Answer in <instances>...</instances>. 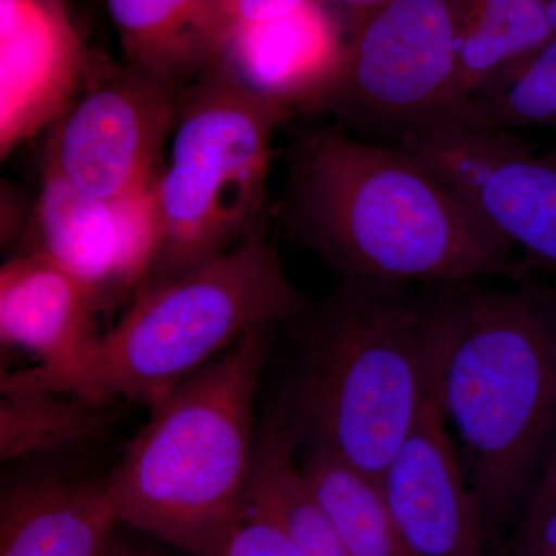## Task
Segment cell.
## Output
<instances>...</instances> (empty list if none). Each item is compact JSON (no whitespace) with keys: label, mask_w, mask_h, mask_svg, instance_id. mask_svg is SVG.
I'll list each match as a JSON object with an SVG mask.
<instances>
[{"label":"cell","mask_w":556,"mask_h":556,"mask_svg":"<svg viewBox=\"0 0 556 556\" xmlns=\"http://www.w3.org/2000/svg\"><path fill=\"white\" fill-rule=\"evenodd\" d=\"M288 215L300 240L346 280L452 285L514 270V247L438 172L339 124L295 150Z\"/></svg>","instance_id":"obj_1"},{"label":"cell","mask_w":556,"mask_h":556,"mask_svg":"<svg viewBox=\"0 0 556 556\" xmlns=\"http://www.w3.org/2000/svg\"><path fill=\"white\" fill-rule=\"evenodd\" d=\"M479 281L441 285L422 300V324L430 401L459 439L485 541H495L554 433L556 311L532 289Z\"/></svg>","instance_id":"obj_2"},{"label":"cell","mask_w":556,"mask_h":556,"mask_svg":"<svg viewBox=\"0 0 556 556\" xmlns=\"http://www.w3.org/2000/svg\"><path fill=\"white\" fill-rule=\"evenodd\" d=\"M273 328L252 329L153 405L102 479L116 521L192 556H222L247 501Z\"/></svg>","instance_id":"obj_3"},{"label":"cell","mask_w":556,"mask_h":556,"mask_svg":"<svg viewBox=\"0 0 556 556\" xmlns=\"http://www.w3.org/2000/svg\"><path fill=\"white\" fill-rule=\"evenodd\" d=\"M303 295L262 226L222 254L146 288L100 332L54 394L159 404L244 334L294 317Z\"/></svg>","instance_id":"obj_4"},{"label":"cell","mask_w":556,"mask_h":556,"mask_svg":"<svg viewBox=\"0 0 556 556\" xmlns=\"http://www.w3.org/2000/svg\"><path fill=\"white\" fill-rule=\"evenodd\" d=\"M292 402L313 448L378 479L430 402L422 300L346 280L318 314Z\"/></svg>","instance_id":"obj_5"},{"label":"cell","mask_w":556,"mask_h":556,"mask_svg":"<svg viewBox=\"0 0 556 556\" xmlns=\"http://www.w3.org/2000/svg\"><path fill=\"white\" fill-rule=\"evenodd\" d=\"M287 115L230 72L177 109L166 163L153 178L163 277L222 254L260 225L273 141Z\"/></svg>","instance_id":"obj_6"},{"label":"cell","mask_w":556,"mask_h":556,"mask_svg":"<svg viewBox=\"0 0 556 556\" xmlns=\"http://www.w3.org/2000/svg\"><path fill=\"white\" fill-rule=\"evenodd\" d=\"M463 0H390L346 39L321 109L357 137L402 146L456 124Z\"/></svg>","instance_id":"obj_7"},{"label":"cell","mask_w":556,"mask_h":556,"mask_svg":"<svg viewBox=\"0 0 556 556\" xmlns=\"http://www.w3.org/2000/svg\"><path fill=\"white\" fill-rule=\"evenodd\" d=\"M401 148L438 172L533 265L556 270V161L506 131L453 124Z\"/></svg>","instance_id":"obj_8"},{"label":"cell","mask_w":556,"mask_h":556,"mask_svg":"<svg viewBox=\"0 0 556 556\" xmlns=\"http://www.w3.org/2000/svg\"><path fill=\"white\" fill-rule=\"evenodd\" d=\"M166 86L139 72L98 84L65 113L46 169L94 199L148 188L177 115Z\"/></svg>","instance_id":"obj_9"},{"label":"cell","mask_w":556,"mask_h":556,"mask_svg":"<svg viewBox=\"0 0 556 556\" xmlns=\"http://www.w3.org/2000/svg\"><path fill=\"white\" fill-rule=\"evenodd\" d=\"M404 556H481L484 526L433 402L378 477Z\"/></svg>","instance_id":"obj_10"},{"label":"cell","mask_w":556,"mask_h":556,"mask_svg":"<svg viewBox=\"0 0 556 556\" xmlns=\"http://www.w3.org/2000/svg\"><path fill=\"white\" fill-rule=\"evenodd\" d=\"M49 455L0 467V556H101L118 522L104 482L58 470Z\"/></svg>","instance_id":"obj_11"},{"label":"cell","mask_w":556,"mask_h":556,"mask_svg":"<svg viewBox=\"0 0 556 556\" xmlns=\"http://www.w3.org/2000/svg\"><path fill=\"white\" fill-rule=\"evenodd\" d=\"M100 299L43 255L17 258L3 300L0 342L27 351L36 367L13 372L5 391L53 394L100 332Z\"/></svg>","instance_id":"obj_12"},{"label":"cell","mask_w":556,"mask_h":556,"mask_svg":"<svg viewBox=\"0 0 556 556\" xmlns=\"http://www.w3.org/2000/svg\"><path fill=\"white\" fill-rule=\"evenodd\" d=\"M345 46L336 14L321 0H306L274 20L233 28L225 51L237 79L289 113L321 109Z\"/></svg>","instance_id":"obj_13"},{"label":"cell","mask_w":556,"mask_h":556,"mask_svg":"<svg viewBox=\"0 0 556 556\" xmlns=\"http://www.w3.org/2000/svg\"><path fill=\"white\" fill-rule=\"evenodd\" d=\"M79 47L56 0H40L24 25L0 39V127L28 137L67 104Z\"/></svg>","instance_id":"obj_14"},{"label":"cell","mask_w":556,"mask_h":556,"mask_svg":"<svg viewBox=\"0 0 556 556\" xmlns=\"http://www.w3.org/2000/svg\"><path fill=\"white\" fill-rule=\"evenodd\" d=\"M139 73L167 80L225 51L219 0H104Z\"/></svg>","instance_id":"obj_15"},{"label":"cell","mask_w":556,"mask_h":556,"mask_svg":"<svg viewBox=\"0 0 556 556\" xmlns=\"http://www.w3.org/2000/svg\"><path fill=\"white\" fill-rule=\"evenodd\" d=\"M40 249L98 299L115 288L119 257V215L115 201L94 199L53 172L43 174L36 204Z\"/></svg>","instance_id":"obj_16"},{"label":"cell","mask_w":556,"mask_h":556,"mask_svg":"<svg viewBox=\"0 0 556 556\" xmlns=\"http://www.w3.org/2000/svg\"><path fill=\"white\" fill-rule=\"evenodd\" d=\"M554 35L544 0H463L456 51L460 113Z\"/></svg>","instance_id":"obj_17"},{"label":"cell","mask_w":556,"mask_h":556,"mask_svg":"<svg viewBox=\"0 0 556 556\" xmlns=\"http://www.w3.org/2000/svg\"><path fill=\"white\" fill-rule=\"evenodd\" d=\"M247 497L283 527L300 556H350L311 496L283 420H266L258 431Z\"/></svg>","instance_id":"obj_18"},{"label":"cell","mask_w":556,"mask_h":556,"mask_svg":"<svg viewBox=\"0 0 556 556\" xmlns=\"http://www.w3.org/2000/svg\"><path fill=\"white\" fill-rule=\"evenodd\" d=\"M302 473L348 555L404 556L378 479L318 448H311Z\"/></svg>","instance_id":"obj_19"},{"label":"cell","mask_w":556,"mask_h":556,"mask_svg":"<svg viewBox=\"0 0 556 556\" xmlns=\"http://www.w3.org/2000/svg\"><path fill=\"white\" fill-rule=\"evenodd\" d=\"M105 422L101 405L78 397L0 391V467L86 444Z\"/></svg>","instance_id":"obj_20"},{"label":"cell","mask_w":556,"mask_h":556,"mask_svg":"<svg viewBox=\"0 0 556 556\" xmlns=\"http://www.w3.org/2000/svg\"><path fill=\"white\" fill-rule=\"evenodd\" d=\"M456 124L479 130H556V33L503 79L471 98Z\"/></svg>","instance_id":"obj_21"},{"label":"cell","mask_w":556,"mask_h":556,"mask_svg":"<svg viewBox=\"0 0 556 556\" xmlns=\"http://www.w3.org/2000/svg\"><path fill=\"white\" fill-rule=\"evenodd\" d=\"M222 556H300L283 527L254 501H244L243 511L230 530Z\"/></svg>","instance_id":"obj_22"},{"label":"cell","mask_w":556,"mask_h":556,"mask_svg":"<svg viewBox=\"0 0 556 556\" xmlns=\"http://www.w3.org/2000/svg\"><path fill=\"white\" fill-rule=\"evenodd\" d=\"M511 556H556V496L527 500Z\"/></svg>","instance_id":"obj_23"},{"label":"cell","mask_w":556,"mask_h":556,"mask_svg":"<svg viewBox=\"0 0 556 556\" xmlns=\"http://www.w3.org/2000/svg\"><path fill=\"white\" fill-rule=\"evenodd\" d=\"M306 0H219L223 20L228 27V38L233 28L274 20L298 9Z\"/></svg>","instance_id":"obj_24"},{"label":"cell","mask_w":556,"mask_h":556,"mask_svg":"<svg viewBox=\"0 0 556 556\" xmlns=\"http://www.w3.org/2000/svg\"><path fill=\"white\" fill-rule=\"evenodd\" d=\"M25 219L27 211L24 201L13 190L0 186V254L20 240Z\"/></svg>","instance_id":"obj_25"},{"label":"cell","mask_w":556,"mask_h":556,"mask_svg":"<svg viewBox=\"0 0 556 556\" xmlns=\"http://www.w3.org/2000/svg\"><path fill=\"white\" fill-rule=\"evenodd\" d=\"M342 24H348L353 31L371 14L387 5L390 0H321Z\"/></svg>","instance_id":"obj_26"},{"label":"cell","mask_w":556,"mask_h":556,"mask_svg":"<svg viewBox=\"0 0 556 556\" xmlns=\"http://www.w3.org/2000/svg\"><path fill=\"white\" fill-rule=\"evenodd\" d=\"M40 0H0V39L14 35Z\"/></svg>","instance_id":"obj_27"},{"label":"cell","mask_w":556,"mask_h":556,"mask_svg":"<svg viewBox=\"0 0 556 556\" xmlns=\"http://www.w3.org/2000/svg\"><path fill=\"white\" fill-rule=\"evenodd\" d=\"M551 496H556V420L552 447L548 450L546 463L541 468L540 477H538L529 497Z\"/></svg>","instance_id":"obj_28"},{"label":"cell","mask_w":556,"mask_h":556,"mask_svg":"<svg viewBox=\"0 0 556 556\" xmlns=\"http://www.w3.org/2000/svg\"><path fill=\"white\" fill-rule=\"evenodd\" d=\"M17 258L10 262L0 263V321H2L3 300H5L7 288H9L11 277L16 269Z\"/></svg>","instance_id":"obj_29"},{"label":"cell","mask_w":556,"mask_h":556,"mask_svg":"<svg viewBox=\"0 0 556 556\" xmlns=\"http://www.w3.org/2000/svg\"><path fill=\"white\" fill-rule=\"evenodd\" d=\"M24 139L20 131L13 129H7V127H0V160L5 156V153L13 148L16 142Z\"/></svg>","instance_id":"obj_30"},{"label":"cell","mask_w":556,"mask_h":556,"mask_svg":"<svg viewBox=\"0 0 556 556\" xmlns=\"http://www.w3.org/2000/svg\"><path fill=\"white\" fill-rule=\"evenodd\" d=\"M101 556H159L153 554V552L146 551V548L131 547V546H118L112 547L108 546L105 548L104 554Z\"/></svg>","instance_id":"obj_31"},{"label":"cell","mask_w":556,"mask_h":556,"mask_svg":"<svg viewBox=\"0 0 556 556\" xmlns=\"http://www.w3.org/2000/svg\"><path fill=\"white\" fill-rule=\"evenodd\" d=\"M544 3H546L548 24H551L552 30L556 33V0H544Z\"/></svg>","instance_id":"obj_32"},{"label":"cell","mask_w":556,"mask_h":556,"mask_svg":"<svg viewBox=\"0 0 556 556\" xmlns=\"http://www.w3.org/2000/svg\"><path fill=\"white\" fill-rule=\"evenodd\" d=\"M10 375L5 371V368H3L2 362H0V391H3V388H5L7 382H9Z\"/></svg>","instance_id":"obj_33"},{"label":"cell","mask_w":556,"mask_h":556,"mask_svg":"<svg viewBox=\"0 0 556 556\" xmlns=\"http://www.w3.org/2000/svg\"><path fill=\"white\" fill-rule=\"evenodd\" d=\"M548 155L552 156V159H554L556 161V149L555 150H552V152H547Z\"/></svg>","instance_id":"obj_34"}]
</instances>
